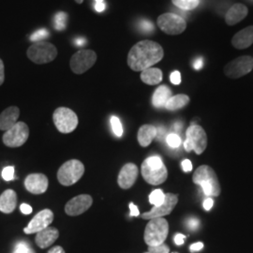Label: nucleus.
I'll list each match as a JSON object with an SVG mask.
<instances>
[{"label":"nucleus","instance_id":"f257e3e1","mask_svg":"<svg viewBox=\"0 0 253 253\" xmlns=\"http://www.w3.org/2000/svg\"><path fill=\"white\" fill-rule=\"evenodd\" d=\"M163 47L152 41H142L133 46L127 55V65L134 72H143L163 58Z\"/></svg>","mask_w":253,"mask_h":253},{"label":"nucleus","instance_id":"f03ea898","mask_svg":"<svg viewBox=\"0 0 253 253\" xmlns=\"http://www.w3.org/2000/svg\"><path fill=\"white\" fill-rule=\"evenodd\" d=\"M192 181L202 187L207 196L217 197L220 194L221 188L217 173L208 165H202L193 173Z\"/></svg>","mask_w":253,"mask_h":253},{"label":"nucleus","instance_id":"7ed1b4c3","mask_svg":"<svg viewBox=\"0 0 253 253\" xmlns=\"http://www.w3.org/2000/svg\"><path fill=\"white\" fill-rule=\"evenodd\" d=\"M142 175L150 185H161L168 177V171L163 160L159 156H152L145 160L142 164Z\"/></svg>","mask_w":253,"mask_h":253},{"label":"nucleus","instance_id":"20e7f679","mask_svg":"<svg viewBox=\"0 0 253 253\" xmlns=\"http://www.w3.org/2000/svg\"><path fill=\"white\" fill-rule=\"evenodd\" d=\"M169 234L168 221L163 217H157L149 220L145 227V242L148 247L163 244Z\"/></svg>","mask_w":253,"mask_h":253},{"label":"nucleus","instance_id":"39448f33","mask_svg":"<svg viewBox=\"0 0 253 253\" xmlns=\"http://www.w3.org/2000/svg\"><path fill=\"white\" fill-rule=\"evenodd\" d=\"M84 173V164L78 160H71L61 165L57 172V179L63 186H72L81 179Z\"/></svg>","mask_w":253,"mask_h":253},{"label":"nucleus","instance_id":"423d86ee","mask_svg":"<svg viewBox=\"0 0 253 253\" xmlns=\"http://www.w3.org/2000/svg\"><path fill=\"white\" fill-rule=\"evenodd\" d=\"M186 141L184 148L187 152L194 151L197 155L204 153L208 146V136L202 126L191 125L186 131Z\"/></svg>","mask_w":253,"mask_h":253},{"label":"nucleus","instance_id":"0eeeda50","mask_svg":"<svg viewBox=\"0 0 253 253\" xmlns=\"http://www.w3.org/2000/svg\"><path fill=\"white\" fill-rule=\"evenodd\" d=\"M57 55L55 46L50 42H39L30 46L27 50L28 58L36 64H46L52 62Z\"/></svg>","mask_w":253,"mask_h":253},{"label":"nucleus","instance_id":"6e6552de","mask_svg":"<svg viewBox=\"0 0 253 253\" xmlns=\"http://www.w3.org/2000/svg\"><path fill=\"white\" fill-rule=\"evenodd\" d=\"M54 126L61 133H71L78 126V117L71 109L59 107L53 115Z\"/></svg>","mask_w":253,"mask_h":253},{"label":"nucleus","instance_id":"1a4fd4ad","mask_svg":"<svg viewBox=\"0 0 253 253\" xmlns=\"http://www.w3.org/2000/svg\"><path fill=\"white\" fill-rule=\"evenodd\" d=\"M29 128L26 123L17 122L14 126L5 131L2 137L4 145L9 147H19L22 146L28 139Z\"/></svg>","mask_w":253,"mask_h":253},{"label":"nucleus","instance_id":"9d476101","mask_svg":"<svg viewBox=\"0 0 253 253\" xmlns=\"http://www.w3.org/2000/svg\"><path fill=\"white\" fill-rule=\"evenodd\" d=\"M158 26L168 35H178L185 31L187 23L177 14L164 13L158 18Z\"/></svg>","mask_w":253,"mask_h":253},{"label":"nucleus","instance_id":"9b49d317","mask_svg":"<svg viewBox=\"0 0 253 253\" xmlns=\"http://www.w3.org/2000/svg\"><path fill=\"white\" fill-rule=\"evenodd\" d=\"M97 61V54L92 50H82L73 54L71 59V69L76 74L88 71Z\"/></svg>","mask_w":253,"mask_h":253},{"label":"nucleus","instance_id":"f8f14e48","mask_svg":"<svg viewBox=\"0 0 253 253\" xmlns=\"http://www.w3.org/2000/svg\"><path fill=\"white\" fill-rule=\"evenodd\" d=\"M253 69V58L252 56H240L227 64L224 68V73L229 78H240L251 73Z\"/></svg>","mask_w":253,"mask_h":253},{"label":"nucleus","instance_id":"ddd939ff","mask_svg":"<svg viewBox=\"0 0 253 253\" xmlns=\"http://www.w3.org/2000/svg\"><path fill=\"white\" fill-rule=\"evenodd\" d=\"M178 203V197L176 194L167 193L165 194V200L162 205L158 207H154L150 211L141 215L143 219H152L157 217H163L164 216L170 215L173 208Z\"/></svg>","mask_w":253,"mask_h":253},{"label":"nucleus","instance_id":"4468645a","mask_svg":"<svg viewBox=\"0 0 253 253\" xmlns=\"http://www.w3.org/2000/svg\"><path fill=\"white\" fill-rule=\"evenodd\" d=\"M54 220V213L50 209H43L40 211L35 217L31 219L24 232L27 235L37 234L47 227L50 226Z\"/></svg>","mask_w":253,"mask_h":253},{"label":"nucleus","instance_id":"2eb2a0df","mask_svg":"<svg viewBox=\"0 0 253 253\" xmlns=\"http://www.w3.org/2000/svg\"><path fill=\"white\" fill-rule=\"evenodd\" d=\"M93 199L88 194H81L73 197L65 206V212L69 216H79L91 208Z\"/></svg>","mask_w":253,"mask_h":253},{"label":"nucleus","instance_id":"dca6fc26","mask_svg":"<svg viewBox=\"0 0 253 253\" xmlns=\"http://www.w3.org/2000/svg\"><path fill=\"white\" fill-rule=\"evenodd\" d=\"M139 170L138 167L133 163H126L118 174V183L119 187L123 190L130 189L138 177Z\"/></svg>","mask_w":253,"mask_h":253},{"label":"nucleus","instance_id":"f3484780","mask_svg":"<svg viewBox=\"0 0 253 253\" xmlns=\"http://www.w3.org/2000/svg\"><path fill=\"white\" fill-rule=\"evenodd\" d=\"M49 181L43 173H31L25 179V187L32 194H42L48 189Z\"/></svg>","mask_w":253,"mask_h":253},{"label":"nucleus","instance_id":"a211bd4d","mask_svg":"<svg viewBox=\"0 0 253 253\" xmlns=\"http://www.w3.org/2000/svg\"><path fill=\"white\" fill-rule=\"evenodd\" d=\"M58 236H59V232L56 228L47 227L42 231L37 233L35 242L39 248L46 249V248H49L51 245L54 244V241H56Z\"/></svg>","mask_w":253,"mask_h":253},{"label":"nucleus","instance_id":"6ab92c4d","mask_svg":"<svg viewBox=\"0 0 253 253\" xmlns=\"http://www.w3.org/2000/svg\"><path fill=\"white\" fill-rule=\"evenodd\" d=\"M20 110L16 106H10L0 114V130L7 131L18 122Z\"/></svg>","mask_w":253,"mask_h":253},{"label":"nucleus","instance_id":"aec40b11","mask_svg":"<svg viewBox=\"0 0 253 253\" xmlns=\"http://www.w3.org/2000/svg\"><path fill=\"white\" fill-rule=\"evenodd\" d=\"M17 206V194L13 190H5L0 195V211L5 214L12 213Z\"/></svg>","mask_w":253,"mask_h":253},{"label":"nucleus","instance_id":"412c9836","mask_svg":"<svg viewBox=\"0 0 253 253\" xmlns=\"http://www.w3.org/2000/svg\"><path fill=\"white\" fill-rule=\"evenodd\" d=\"M253 43V26L247 27L235 34L232 44L237 49H246Z\"/></svg>","mask_w":253,"mask_h":253},{"label":"nucleus","instance_id":"4be33fe9","mask_svg":"<svg viewBox=\"0 0 253 253\" xmlns=\"http://www.w3.org/2000/svg\"><path fill=\"white\" fill-rule=\"evenodd\" d=\"M248 15V8L243 4H235L227 11L225 21L229 26H234Z\"/></svg>","mask_w":253,"mask_h":253},{"label":"nucleus","instance_id":"5701e85b","mask_svg":"<svg viewBox=\"0 0 253 253\" xmlns=\"http://www.w3.org/2000/svg\"><path fill=\"white\" fill-rule=\"evenodd\" d=\"M172 97V91L167 85H161L154 92L152 103L156 108L165 107L167 101Z\"/></svg>","mask_w":253,"mask_h":253},{"label":"nucleus","instance_id":"b1692460","mask_svg":"<svg viewBox=\"0 0 253 253\" xmlns=\"http://www.w3.org/2000/svg\"><path fill=\"white\" fill-rule=\"evenodd\" d=\"M157 136V127L152 125H144L139 128L138 131V142L141 146L146 147Z\"/></svg>","mask_w":253,"mask_h":253},{"label":"nucleus","instance_id":"393cba45","mask_svg":"<svg viewBox=\"0 0 253 253\" xmlns=\"http://www.w3.org/2000/svg\"><path fill=\"white\" fill-rule=\"evenodd\" d=\"M141 80L149 85L158 84L163 81V72L157 68H148L141 73Z\"/></svg>","mask_w":253,"mask_h":253},{"label":"nucleus","instance_id":"a878e982","mask_svg":"<svg viewBox=\"0 0 253 253\" xmlns=\"http://www.w3.org/2000/svg\"><path fill=\"white\" fill-rule=\"evenodd\" d=\"M190 102V98L187 95L179 94L176 96H172L167 101L165 108L169 111H176L185 107Z\"/></svg>","mask_w":253,"mask_h":253},{"label":"nucleus","instance_id":"bb28decb","mask_svg":"<svg viewBox=\"0 0 253 253\" xmlns=\"http://www.w3.org/2000/svg\"><path fill=\"white\" fill-rule=\"evenodd\" d=\"M172 4L184 10H191L198 7L200 0H172Z\"/></svg>","mask_w":253,"mask_h":253},{"label":"nucleus","instance_id":"cd10ccee","mask_svg":"<svg viewBox=\"0 0 253 253\" xmlns=\"http://www.w3.org/2000/svg\"><path fill=\"white\" fill-rule=\"evenodd\" d=\"M68 21V14L66 12H57L54 16V27L56 30H64Z\"/></svg>","mask_w":253,"mask_h":253},{"label":"nucleus","instance_id":"c85d7f7f","mask_svg":"<svg viewBox=\"0 0 253 253\" xmlns=\"http://www.w3.org/2000/svg\"><path fill=\"white\" fill-rule=\"evenodd\" d=\"M165 200V194L162 190H155L149 195V202L154 207L162 205Z\"/></svg>","mask_w":253,"mask_h":253},{"label":"nucleus","instance_id":"c756f323","mask_svg":"<svg viewBox=\"0 0 253 253\" xmlns=\"http://www.w3.org/2000/svg\"><path fill=\"white\" fill-rule=\"evenodd\" d=\"M110 122H111V126H112L114 133L118 137H121L123 134V126H122V124H121L119 118L118 117L113 116L110 119Z\"/></svg>","mask_w":253,"mask_h":253},{"label":"nucleus","instance_id":"7c9ffc66","mask_svg":"<svg viewBox=\"0 0 253 253\" xmlns=\"http://www.w3.org/2000/svg\"><path fill=\"white\" fill-rule=\"evenodd\" d=\"M166 142L172 148H177L181 145V138L176 133H171L166 136Z\"/></svg>","mask_w":253,"mask_h":253},{"label":"nucleus","instance_id":"2f4dec72","mask_svg":"<svg viewBox=\"0 0 253 253\" xmlns=\"http://www.w3.org/2000/svg\"><path fill=\"white\" fill-rule=\"evenodd\" d=\"M49 34L50 33L48 32V30H46L45 28H42V29L37 30L36 32H34L30 37V40L32 42H40V41H42L46 38H48Z\"/></svg>","mask_w":253,"mask_h":253},{"label":"nucleus","instance_id":"473e14b6","mask_svg":"<svg viewBox=\"0 0 253 253\" xmlns=\"http://www.w3.org/2000/svg\"><path fill=\"white\" fill-rule=\"evenodd\" d=\"M139 28L144 33H152L155 29L153 24L148 20H142L139 23Z\"/></svg>","mask_w":253,"mask_h":253},{"label":"nucleus","instance_id":"72a5a7b5","mask_svg":"<svg viewBox=\"0 0 253 253\" xmlns=\"http://www.w3.org/2000/svg\"><path fill=\"white\" fill-rule=\"evenodd\" d=\"M2 177L5 181H11L15 179L14 176V167L13 166H7L2 171Z\"/></svg>","mask_w":253,"mask_h":253},{"label":"nucleus","instance_id":"f704fd0d","mask_svg":"<svg viewBox=\"0 0 253 253\" xmlns=\"http://www.w3.org/2000/svg\"><path fill=\"white\" fill-rule=\"evenodd\" d=\"M148 253H169L170 249L166 244L158 245L153 247H148Z\"/></svg>","mask_w":253,"mask_h":253},{"label":"nucleus","instance_id":"c9c22d12","mask_svg":"<svg viewBox=\"0 0 253 253\" xmlns=\"http://www.w3.org/2000/svg\"><path fill=\"white\" fill-rule=\"evenodd\" d=\"M13 253H35V252H33L32 249L27 243L21 242L17 244Z\"/></svg>","mask_w":253,"mask_h":253},{"label":"nucleus","instance_id":"e433bc0d","mask_svg":"<svg viewBox=\"0 0 253 253\" xmlns=\"http://www.w3.org/2000/svg\"><path fill=\"white\" fill-rule=\"evenodd\" d=\"M187 227L191 230V231H195L200 227V220L196 217H190V219L187 220L186 222Z\"/></svg>","mask_w":253,"mask_h":253},{"label":"nucleus","instance_id":"4c0bfd02","mask_svg":"<svg viewBox=\"0 0 253 253\" xmlns=\"http://www.w3.org/2000/svg\"><path fill=\"white\" fill-rule=\"evenodd\" d=\"M170 80L173 84H179L181 83V74L179 72L175 71L173 73H171L170 75Z\"/></svg>","mask_w":253,"mask_h":253},{"label":"nucleus","instance_id":"58836bf2","mask_svg":"<svg viewBox=\"0 0 253 253\" xmlns=\"http://www.w3.org/2000/svg\"><path fill=\"white\" fill-rule=\"evenodd\" d=\"M181 165H182V169L184 172H189L192 170V163L190 160H184Z\"/></svg>","mask_w":253,"mask_h":253},{"label":"nucleus","instance_id":"ea45409f","mask_svg":"<svg viewBox=\"0 0 253 253\" xmlns=\"http://www.w3.org/2000/svg\"><path fill=\"white\" fill-rule=\"evenodd\" d=\"M204 248V244L202 242H197V243H194V244L191 245L190 248V253H197L202 251Z\"/></svg>","mask_w":253,"mask_h":253},{"label":"nucleus","instance_id":"a19ab883","mask_svg":"<svg viewBox=\"0 0 253 253\" xmlns=\"http://www.w3.org/2000/svg\"><path fill=\"white\" fill-rule=\"evenodd\" d=\"M20 209H21L22 213L25 214V215H29V214L32 213V208L27 204H22L21 207H20Z\"/></svg>","mask_w":253,"mask_h":253},{"label":"nucleus","instance_id":"79ce46f5","mask_svg":"<svg viewBox=\"0 0 253 253\" xmlns=\"http://www.w3.org/2000/svg\"><path fill=\"white\" fill-rule=\"evenodd\" d=\"M129 209H130V216L132 217H138L140 215V211L133 203L129 204Z\"/></svg>","mask_w":253,"mask_h":253},{"label":"nucleus","instance_id":"37998d69","mask_svg":"<svg viewBox=\"0 0 253 253\" xmlns=\"http://www.w3.org/2000/svg\"><path fill=\"white\" fill-rule=\"evenodd\" d=\"M192 66H193V68H194L196 71L201 70V69L203 68V66H204V60H203V58H202V57L196 58V59L194 60L193 64H192Z\"/></svg>","mask_w":253,"mask_h":253},{"label":"nucleus","instance_id":"c03bdc74","mask_svg":"<svg viewBox=\"0 0 253 253\" xmlns=\"http://www.w3.org/2000/svg\"><path fill=\"white\" fill-rule=\"evenodd\" d=\"M213 205H214V201H213L212 198H207V199L204 201V204H203L204 208L207 211H209L211 208H213Z\"/></svg>","mask_w":253,"mask_h":253},{"label":"nucleus","instance_id":"a18cd8bd","mask_svg":"<svg viewBox=\"0 0 253 253\" xmlns=\"http://www.w3.org/2000/svg\"><path fill=\"white\" fill-rule=\"evenodd\" d=\"M186 239V235H182V234H177L174 236V243L177 246H181L184 244V240Z\"/></svg>","mask_w":253,"mask_h":253},{"label":"nucleus","instance_id":"49530a36","mask_svg":"<svg viewBox=\"0 0 253 253\" xmlns=\"http://www.w3.org/2000/svg\"><path fill=\"white\" fill-rule=\"evenodd\" d=\"M5 80V72H4V63L0 59V85L4 83Z\"/></svg>","mask_w":253,"mask_h":253},{"label":"nucleus","instance_id":"de8ad7c7","mask_svg":"<svg viewBox=\"0 0 253 253\" xmlns=\"http://www.w3.org/2000/svg\"><path fill=\"white\" fill-rule=\"evenodd\" d=\"M106 8V5L104 2H101V3H96L95 4V9L96 11L98 12H102L104 9Z\"/></svg>","mask_w":253,"mask_h":253},{"label":"nucleus","instance_id":"09e8293b","mask_svg":"<svg viewBox=\"0 0 253 253\" xmlns=\"http://www.w3.org/2000/svg\"><path fill=\"white\" fill-rule=\"evenodd\" d=\"M48 253H65V251H64V249L62 247L56 246V247L52 248V249L48 252Z\"/></svg>","mask_w":253,"mask_h":253},{"label":"nucleus","instance_id":"8fccbe9b","mask_svg":"<svg viewBox=\"0 0 253 253\" xmlns=\"http://www.w3.org/2000/svg\"><path fill=\"white\" fill-rule=\"evenodd\" d=\"M74 43L77 46H84L86 43V40L84 38H77L75 41H74Z\"/></svg>","mask_w":253,"mask_h":253},{"label":"nucleus","instance_id":"3c124183","mask_svg":"<svg viewBox=\"0 0 253 253\" xmlns=\"http://www.w3.org/2000/svg\"><path fill=\"white\" fill-rule=\"evenodd\" d=\"M182 123L181 122H176L174 125H173V129L175 130V131H178V130H181V128H182Z\"/></svg>","mask_w":253,"mask_h":253},{"label":"nucleus","instance_id":"603ef678","mask_svg":"<svg viewBox=\"0 0 253 253\" xmlns=\"http://www.w3.org/2000/svg\"><path fill=\"white\" fill-rule=\"evenodd\" d=\"M75 1H76L78 4H81V3H83V1H84V0H75Z\"/></svg>","mask_w":253,"mask_h":253},{"label":"nucleus","instance_id":"864d4df0","mask_svg":"<svg viewBox=\"0 0 253 253\" xmlns=\"http://www.w3.org/2000/svg\"><path fill=\"white\" fill-rule=\"evenodd\" d=\"M96 1V3H101V2H103L104 0H95Z\"/></svg>","mask_w":253,"mask_h":253},{"label":"nucleus","instance_id":"5fc2aeb1","mask_svg":"<svg viewBox=\"0 0 253 253\" xmlns=\"http://www.w3.org/2000/svg\"></svg>","mask_w":253,"mask_h":253}]
</instances>
